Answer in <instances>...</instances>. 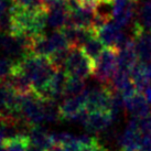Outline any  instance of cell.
Instances as JSON below:
<instances>
[{
  "label": "cell",
  "instance_id": "cell-11",
  "mask_svg": "<svg viewBox=\"0 0 151 151\" xmlns=\"http://www.w3.org/2000/svg\"><path fill=\"white\" fill-rule=\"evenodd\" d=\"M81 47L83 49L85 54L87 55L88 58L95 63V67H96V64L98 62L99 58H101V53L105 50V44L103 43L101 39L98 38V35L97 34H93L92 37H89L85 41L84 44Z\"/></svg>",
  "mask_w": 151,
  "mask_h": 151
},
{
  "label": "cell",
  "instance_id": "cell-12",
  "mask_svg": "<svg viewBox=\"0 0 151 151\" xmlns=\"http://www.w3.org/2000/svg\"><path fill=\"white\" fill-rule=\"evenodd\" d=\"M6 82L20 95H27L33 92L31 81L21 73H13L6 80Z\"/></svg>",
  "mask_w": 151,
  "mask_h": 151
},
{
  "label": "cell",
  "instance_id": "cell-22",
  "mask_svg": "<svg viewBox=\"0 0 151 151\" xmlns=\"http://www.w3.org/2000/svg\"><path fill=\"white\" fill-rule=\"evenodd\" d=\"M6 138V134H4V130L0 128V147H1V143H2V140Z\"/></svg>",
  "mask_w": 151,
  "mask_h": 151
},
{
  "label": "cell",
  "instance_id": "cell-9",
  "mask_svg": "<svg viewBox=\"0 0 151 151\" xmlns=\"http://www.w3.org/2000/svg\"><path fill=\"white\" fill-rule=\"evenodd\" d=\"M27 134H29L31 143L40 148L41 150H49L54 143L51 139V134H47L40 125H32L28 127Z\"/></svg>",
  "mask_w": 151,
  "mask_h": 151
},
{
  "label": "cell",
  "instance_id": "cell-17",
  "mask_svg": "<svg viewBox=\"0 0 151 151\" xmlns=\"http://www.w3.org/2000/svg\"><path fill=\"white\" fill-rule=\"evenodd\" d=\"M139 130L142 134H147L151 132V114L149 116L142 118H138Z\"/></svg>",
  "mask_w": 151,
  "mask_h": 151
},
{
  "label": "cell",
  "instance_id": "cell-21",
  "mask_svg": "<svg viewBox=\"0 0 151 151\" xmlns=\"http://www.w3.org/2000/svg\"><path fill=\"white\" fill-rule=\"evenodd\" d=\"M6 34L4 32H2L1 30H0V49L2 47V44H4V37H6Z\"/></svg>",
  "mask_w": 151,
  "mask_h": 151
},
{
  "label": "cell",
  "instance_id": "cell-6",
  "mask_svg": "<svg viewBox=\"0 0 151 151\" xmlns=\"http://www.w3.org/2000/svg\"><path fill=\"white\" fill-rule=\"evenodd\" d=\"M132 37L139 62L149 64L151 62V32L146 31L138 21L134 22Z\"/></svg>",
  "mask_w": 151,
  "mask_h": 151
},
{
  "label": "cell",
  "instance_id": "cell-19",
  "mask_svg": "<svg viewBox=\"0 0 151 151\" xmlns=\"http://www.w3.org/2000/svg\"><path fill=\"white\" fill-rule=\"evenodd\" d=\"M142 94L145 95V97L147 98V101L151 104V85H149L148 87L145 88V91L142 92Z\"/></svg>",
  "mask_w": 151,
  "mask_h": 151
},
{
  "label": "cell",
  "instance_id": "cell-8",
  "mask_svg": "<svg viewBox=\"0 0 151 151\" xmlns=\"http://www.w3.org/2000/svg\"><path fill=\"white\" fill-rule=\"evenodd\" d=\"M114 119L115 118L111 111H88L87 117L83 124L87 131L97 134L107 129Z\"/></svg>",
  "mask_w": 151,
  "mask_h": 151
},
{
  "label": "cell",
  "instance_id": "cell-1",
  "mask_svg": "<svg viewBox=\"0 0 151 151\" xmlns=\"http://www.w3.org/2000/svg\"><path fill=\"white\" fill-rule=\"evenodd\" d=\"M64 71L67 76H74L85 80L94 74L95 63L85 54L81 46H71L70 54L64 64Z\"/></svg>",
  "mask_w": 151,
  "mask_h": 151
},
{
  "label": "cell",
  "instance_id": "cell-13",
  "mask_svg": "<svg viewBox=\"0 0 151 151\" xmlns=\"http://www.w3.org/2000/svg\"><path fill=\"white\" fill-rule=\"evenodd\" d=\"M86 91V84L85 80L74 77V76H68L65 84V91H64V96L73 97L77 96L82 93Z\"/></svg>",
  "mask_w": 151,
  "mask_h": 151
},
{
  "label": "cell",
  "instance_id": "cell-2",
  "mask_svg": "<svg viewBox=\"0 0 151 151\" xmlns=\"http://www.w3.org/2000/svg\"><path fill=\"white\" fill-rule=\"evenodd\" d=\"M118 71V50L106 47L96 64L93 75L101 84L109 85Z\"/></svg>",
  "mask_w": 151,
  "mask_h": 151
},
{
  "label": "cell",
  "instance_id": "cell-7",
  "mask_svg": "<svg viewBox=\"0 0 151 151\" xmlns=\"http://www.w3.org/2000/svg\"><path fill=\"white\" fill-rule=\"evenodd\" d=\"M125 109L129 115L136 118H142L151 114V104L141 92H137L134 96L124 99Z\"/></svg>",
  "mask_w": 151,
  "mask_h": 151
},
{
  "label": "cell",
  "instance_id": "cell-14",
  "mask_svg": "<svg viewBox=\"0 0 151 151\" xmlns=\"http://www.w3.org/2000/svg\"><path fill=\"white\" fill-rule=\"evenodd\" d=\"M138 23L146 31L151 32V0H143L139 9Z\"/></svg>",
  "mask_w": 151,
  "mask_h": 151
},
{
  "label": "cell",
  "instance_id": "cell-26",
  "mask_svg": "<svg viewBox=\"0 0 151 151\" xmlns=\"http://www.w3.org/2000/svg\"><path fill=\"white\" fill-rule=\"evenodd\" d=\"M137 151H143L142 149H139V150H137Z\"/></svg>",
  "mask_w": 151,
  "mask_h": 151
},
{
  "label": "cell",
  "instance_id": "cell-10",
  "mask_svg": "<svg viewBox=\"0 0 151 151\" xmlns=\"http://www.w3.org/2000/svg\"><path fill=\"white\" fill-rule=\"evenodd\" d=\"M30 145L31 140L27 132L25 134L20 132L14 136L6 137L1 143L2 148L6 149V151H28Z\"/></svg>",
  "mask_w": 151,
  "mask_h": 151
},
{
  "label": "cell",
  "instance_id": "cell-24",
  "mask_svg": "<svg viewBox=\"0 0 151 151\" xmlns=\"http://www.w3.org/2000/svg\"><path fill=\"white\" fill-rule=\"evenodd\" d=\"M0 151H6V149H4V148H2V146H1V147H0Z\"/></svg>",
  "mask_w": 151,
  "mask_h": 151
},
{
  "label": "cell",
  "instance_id": "cell-4",
  "mask_svg": "<svg viewBox=\"0 0 151 151\" xmlns=\"http://www.w3.org/2000/svg\"><path fill=\"white\" fill-rule=\"evenodd\" d=\"M87 95L88 89H86L77 96L67 97L66 99H64L58 107L60 120H77L81 111L86 109Z\"/></svg>",
  "mask_w": 151,
  "mask_h": 151
},
{
  "label": "cell",
  "instance_id": "cell-25",
  "mask_svg": "<svg viewBox=\"0 0 151 151\" xmlns=\"http://www.w3.org/2000/svg\"><path fill=\"white\" fill-rule=\"evenodd\" d=\"M9 1H11V4H12V2L14 1V0H9Z\"/></svg>",
  "mask_w": 151,
  "mask_h": 151
},
{
  "label": "cell",
  "instance_id": "cell-16",
  "mask_svg": "<svg viewBox=\"0 0 151 151\" xmlns=\"http://www.w3.org/2000/svg\"><path fill=\"white\" fill-rule=\"evenodd\" d=\"M12 4L18 6V7H21V8H28V9L44 8V0H14Z\"/></svg>",
  "mask_w": 151,
  "mask_h": 151
},
{
  "label": "cell",
  "instance_id": "cell-23",
  "mask_svg": "<svg viewBox=\"0 0 151 151\" xmlns=\"http://www.w3.org/2000/svg\"><path fill=\"white\" fill-rule=\"evenodd\" d=\"M103 1H107V2H113L114 0H103Z\"/></svg>",
  "mask_w": 151,
  "mask_h": 151
},
{
  "label": "cell",
  "instance_id": "cell-20",
  "mask_svg": "<svg viewBox=\"0 0 151 151\" xmlns=\"http://www.w3.org/2000/svg\"><path fill=\"white\" fill-rule=\"evenodd\" d=\"M46 151H65V149H64V147L62 146V145L54 143V145H53L49 150H46Z\"/></svg>",
  "mask_w": 151,
  "mask_h": 151
},
{
  "label": "cell",
  "instance_id": "cell-15",
  "mask_svg": "<svg viewBox=\"0 0 151 151\" xmlns=\"http://www.w3.org/2000/svg\"><path fill=\"white\" fill-rule=\"evenodd\" d=\"M16 61L8 56L0 58V81H6L13 73Z\"/></svg>",
  "mask_w": 151,
  "mask_h": 151
},
{
  "label": "cell",
  "instance_id": "cell-5",
  "mask_svg": "<svg viewBox=\"0 0 151 151\" xmlns=\"http://www.w3.org/2000/svg\"><path fill=\"white\" fill-rule=\"evenodd\" d=\"M96 34L107 47H113L116 50L122 49L129 40V37L122 33V28L115 21L107 22L101 29L97 30Z\"/></svg>",
  "mask_w": 151,
  "mask_h": 151
},
{
  "label": "cell",
  "instance_id": "cell-18",
  "mask_svg": "<svg viewBox=\"0 0 151 151\" xmlns=\"http://www.w3.org/2000/svg\"><path fill=\"white\" fill-rule=\"evenodd\" d=\"M8 86L4 81H0V113L4 110V103H6V96H7Z\"/></svg>",
  "mask_w": 151,
  "mask_h": 151
},
{
  "label": "cell",
  "instance_id": "cell-3",
  "mask_svg": "<svg viewBox=\"0 0 151 151\" xmlns=\"http://www.w3.org/2000/svg\"><path fill=\"white\" fill-rule=\"evenodd\" d=\"M115 94L110 85H101V87L88 91L86 109L88 111H111L113 97Z\"/></svg>",
  "mask_w": 151,
  "mask_h": 151
}]
</instances>
